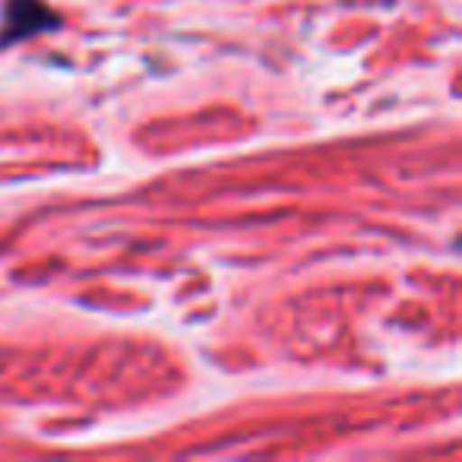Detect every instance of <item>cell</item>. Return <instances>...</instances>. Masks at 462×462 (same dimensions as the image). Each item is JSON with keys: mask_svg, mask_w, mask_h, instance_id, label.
<instances>
[{"mask_svg": "<svg viewBox=\"0 0 462 462\" xmlns=\"http://www.w3.org/2000/svg\"><path fill=\"white\" fill-rule=\"evenodd\" d=\"M60 16L45 7V0H7L4 23H0V45H20V42L58 29Z\"/></svg>", "mask_w": 462, "mask_h": 462, "instance_id": "6da1fadb", "label": "cell"}]
</instances>
